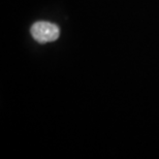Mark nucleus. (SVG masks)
Segmentation results:
<instances>
[{
	"label": "nucleus",
	"instance_id": "f257e3e1",
	"mask_svg": "<svg viewBox=\"0 0 159 159\" xmlns=\"http://www.w3.org/2000/svg\"><path fill=\"white\" fill-rule=\"evenodd\" d=\"M30 31L33 39L40 43L55 41L60 35V28L58 25L46 21L34 23Z\"/></svg>",
	"mask_w": 159,
	"mask_h": 159
}]
</instances>
